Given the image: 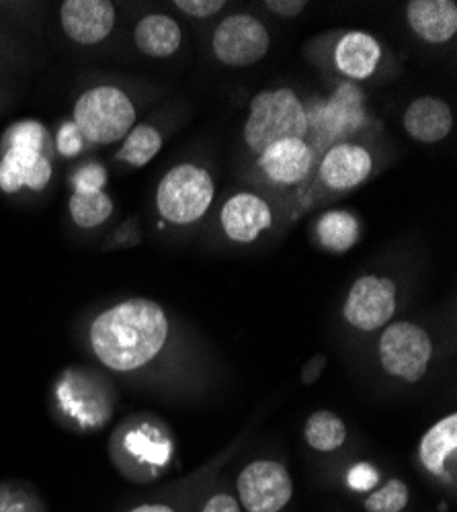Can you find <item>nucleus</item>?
Instances as JSON below:
<instances>
[{"label": "nucleus", "instance_id": "f257e3e1", "mask_svg": "<svg viewBox=\"0 0 457 512\" xmlns=\"http://www.w3.org/2000/svg\"><path fill=\"white\" fill-rule=\"evenodd\" d=\"M169 338L164 310L150 300L121 302L99 314L89 330L95 357L111 371L130 373L148 365Z\"/></svg>", "mask_w": 457, "mask_h": 512}, {"label": "nucleus", "instance_id": "f03ea898", "mask_svg": "<svg viewBox=\"0 0 457 512\" xmlns=\"http://www.w3.org/2000/svg\"><path fill=\"white\" fill-rule=\"evenodd\" d=\"M308 132V115L300 99L289 89L261 93L251 103L244 138L255 152L283 140H302Z\"/></svg>", "mask_w": 457, "mask_h": 512}, {"label": "nucleus", "instance_id": "7ed1b4c3", "mask_svg": "<svg viewBox=\"0 0 457 512\" xmlns=\"http://www.w3.org/2000/svg\"><path fill=\"white\" fill-rule=\"evenodd\" d=\"M44 136V127L35 121L19 123L9 132V150L0 160V189L5 193H17L23 187L41 191L50 183L52 164L41 154Z\"/></svg>", "mask_w": 457, "mask_h": 512}, {"label": "nucleus", "instance_id": "20e7f679", "mask_svg": "<svg viewBox=\"0 0 457 512\" xmlns=\"http://www.w3.org/2000/svg\"><path fill=\"white\" fill-rule=\"evenodd\" d=\"M136 109L130 97L113 87H97L82 95L74 107V123L82 138L113 144L132 132Z\"/></svg>", "mask_w": 457, "mask_h": 512}, {"label": "nucleus", "instance_id": "39448f33", "mask_svg": "<svg viewBox=\"0 0 457 512\" xmlns=\"http://www.w3.org/2000/svg\"><path fill=\"white\" fill-rule=\"evenodd\" d=\"M214 191L216 187L207 170L195 164H181L160 181L156 205L166 222L193 224L210 209Z\"/></svg>", "mask_w": 457, "mask_h": 512}, {"label": "nucleus", "instance_id": "423d86ee", "mask_svg": "<svg viewBox=\"0 0 457 512\" xmlns=\"http://www.w3.org/2000/svg\"><path fill=\"white\" fill-rule=\"evenodd\" d=\"M433 357V343L429 334L410 322L390 324L380 338L382 367L408 383L419 381Z\"/></svg>", "mask_w": 457, "mask_h": 512}, {"label": "nucleus", "instance_id": "0eeeda50", "mask_svg": "<svg viewBox=\"0 0 457 512\" xmlns=\"http://www.w3.org/2000/svg\"><path fill=\"white\" fill-rule=\"evenodd\" d=\"M240 502L248 512H279L294 494L287 469L277 461H255L238 476Z\"/></svg>", "mask_w": 457, "mask_h": 512}, {"label": "nucleus", "instance_id": "6e6552de", "mask_svg": "<svg viewBox=\"0 0 457 512\" xmlns=\"http://www.w3.org/2000/svg\"><path fill=\"white\" fill-rule=\"evenodd\" d=\"M214 52L228 66H251L269 52L265 25L248 15H232L214 33Z\"/></svg>", "mask_w": 457, "mask_h": 512}, {"label": "nucleus", "instance_id": "1a4fd4ad", "mask_svg": "<svg viewBox=\"0 0 457 512\" xmlns=\"http://www.w3.org/2000/svg\"><path fill=\"white\" fill-rule=\"evenodd\" d=\"M396 312V287L386 277L367 275L355 281L345 304L351 326L371 332L390 322Z\"/></svg>", "mask_w": 457, "mask_h": 512}, {"label": "nucleus", "instance_id": "9d476101", "mask_svg": "<svg viewBox=\"0 0 457 512\" xmlns=\"http://www.w3.org/2000/svg\"><path fill=\"white\" fill-rule=\"evenodd\" d=\"M113 25L115 9L109 0H68L62 5V27L76 44H99Z\"/></svg>", "mask_w": 457, "mask_h": 512}, {"label": "nucleus", "instance_id": "9b49d317", "mask_svg": "<svg viewBox=\"0 0 457 512\" xmlns=\"http://www.w3.org/2000/svg\"><path fill=\"white\" fill-rule=\"evenodd\" d=\"M271 222L269 205L253 193H238L222 207V226L234 242H255L271 228Z\"/></svg>", "mask_w": 457, "mask_h": 512}, {"label": "nucleus", "instance_id": "f8f14e48", "mask_svg": "<svg viewBox=\"0 0 457 512\" xmlns=\"http://www.w3.org/2000/svg\"><path fill=\"white\" fill-rule=\"evenodd\" d=\"M169 457V445L148 424H136L119 439V465L130 476H140L146 467L162 465Z\"/></svg>", "mask_w": 457, "mask_h": 512}, {"label": "nucleus", "instance_id": "ddd939ff", "mask_svg": "<svg viewBox=\"0 0 457 512\" xmlns=\"http://www.w3.org/2000/svg\"><path fill=\"white\" fill-rule=\"evenodd\" d=\"M371 173V156L365 148L355 144H339L332 148L322 164V181L337 191H347L361 185Z\"/></svg>", "mask_w": 457, "mask_h": 512}, {"label": "nucleus", "instance_id": "4468645a", "mask_svg": "<svg viewBox=\"0 0 457 512\" xmlns=\"http://www.w3.org/2000/svg\"><path fill=\"white\" fill-rule=\"evenodd\" d=\"M406 15L412 31L429 44H445L457 31V5L453 0H412Z\"/></svg>", "mask_w": 457, "mask_h": 512}, {"label": "nucleus", "instance_id": "2eb2a0df", "mask_svg": "<svg viewBox=\"0 0 457 512\" xmlns=\"http://www.w3.org/2000/svg\"><path fill=\"white\" fill-rule=\"evenodd\" d=\"M457 449V416L449 414L425 433L421 441V461L435 478L443 482L455 480Z\"/></svg>", "mask_w": 457, "mask_h": 512}, {"label": "nucleus", "instance_id": "dca6fc26", "mask_svg": "<svg viewBox=\"0 0 457 512\" xmlns=\"http://www.w3.org/2000/svg\"><path fill=\"white\" fill-rule=\"evenodd\" d=\"M267 177L281 185H296L306 179L312 166V152L304 140H283L261 154Z\"/></svg>", "mask_w": 457, "mask_h": 512}, {"label": "nucleus", "instance_id": "f3484780", "mask_svg": "<svg viewBox=\"0 0 457 512\" xmlns=\"http://www.w3.org/2000/svg\"><path fill=\"white\" fill-rule=\"evenodd\" d=\"M404 127L417 142L435 144L447 138L453 127L451 109L445 101L435 97H423L414 101L404 113Z\"/></svg>", "mask_w": 457, "mask_h": 512}, {"label": "nucleus", "instance_id": "a211bd4d", "mask_svg": "<svg viewBox=\"0 0 457 512\" xmlns=\"http://www.w3.org/2000/svg\"><path fill=\"white\" fill-rule=\"evenodd\" d=\"M380 44L371 35L363 31L347 33L337 46L335 60L343 74L351 78H367L380 64Z\"/></svg>", "mask_w": 457, "mask_h": 512}, {"label": "nucleus", "instance_id": "6ab92c4d", "mask_svg": "<svg viewBox=\"0 0 457 512\" xmlns=\"http://www.w3.org/2000/svg\"><path fill=\"white\" fill-rule=\"evenodd\" d=\"M136 46L152 58L173 56L181 46V27L177 21L166 15H148L144 17L134 33Z\"/></svg>", "mask_w": 457, "mask_h": 512}, {"label": "nucleus", "instance_id": "aec40b11", "mask_svg": "<svg viewBox=\"0 0 457 512\" xmlns=\"http://www.w3.org/2000/svg\"><path fill=\"white\" fill-rule=\"evenodd\" d=\"M113 211V203L103 189L97 187H74L70 197L72 220L80 228L101 226Z\"/></svg>", "mask_w": 457, "mask_h": 512}, {"label": "nucleus", "instance_id": "412c9836", "mask_svg": "<svg viewBox=\"0 0 457 512\" xmlns=\"http://www.w3.org/2000/svg\"><path fill=\"white\" fill-rule=\"evenodd\" d=\"M304 435L312 449L328 453L347 441V426L335 412L320 410L308 418Z\"/></svg>", "mask_w": 457, "mask_h": 512}, {"label": "nucleus", "instance_id": "4be33fe9", "mask_svg": "<svg viewBox=\"0 0 457 512\" xmlns=\"http://www.w3.org/2000/svg\"><path fill=\"white\" fill-rule=\"evenodd\" d=\"M318 238L332 252L349 250L359 238V224L347 211H330L318 222Z\"/></svg>", "mask_w": 457, "mask_h": 512}, {"label": "nucleus", "instance_id": "5701e85b", "mask_svg": "<svg viewBox=\"0 0 457 512\" xmlns=\"http://www.w3.org/2000/svg\"><path fill=\"white\" fill-rule=\"evenodd\" d=\"M162 148V136L152 125H136L119 150V160L132 166L148 164Z\"/></svg>", "mask_w": 457, "mask_h": 512}, {"label": "nucleus", "instance_id": "b1692460", "mask_svg": "<svg viewBox=\"0 0 457 512\" xmlns=\"http://www.w3.org/2000/svg\"><path fill=\"white\" fill-rule=\"evenodd\" d=\"M408 486L402 480L386 482L365 500L367 512H402L408 504Z\"/></svg>", "mask_w": 457, "mask_h": 512}, {"label": "nucleus", "instance_id": "393cba45", "mask_svg": "<svg viewBox=\"0 0 457 512\" xmlns=\"http://www.w3.org/2000/svg\"><path fill=\"white\" fill-rule=\"evenodd\" d=\"M0 512H46V506L29 488L7 482L0 484Z\"/></svg>", "mask_w": 457, "mask_h": 512}, {"label": "nucleus", "instance_id": "a878e982", "mask_svg": "<svg viewBox=\"0 0 457 512\" xmlns=\"http://www.w3.org/2000/svg\"><path fill=\"white\" fill-rule=\"evenodd\" d=\"M175 7H179L183 13L197 17V19H205L212 17L218 11H222L226 7L224 0H177Z\"/></svg>", "mask_w": 457, "mask_h": 512}, {"label": "nucleus", "instance_id": "bb28decb", "mask_svg": "<svg viewBox=\"0 0 457 512\" xmlns=\"http://www.w3.org/2000/svg\"><path fill=\"white\" fill-rule=\"evenodd\" d=\"M58 148L64 156H76L82 148V134L78 132L76 123H64L58 134Z\"/></svg>", "mask_w": 457, "mask_h": 512}, {"label": "nucleus", "instance_id": "cd10ccee", "mask_svg": "<svg viewBox=\"0 0 457 512\" xmlns=\"http://www.w3.org/2000/svg\"><path fill=\"white\" fill-rule=\"evenodd\" d=\"M107 181L105 168L99 164H89L85 168H80L74 175V187H97L103 189Z\"/></svg>", "mask_w": 457, "mask_h": 512}, {"label": "nucleus", "instance_id": "c85d7f7f", "mask_svg": "<svg viewBox=\"0 0 457 512\" xmlns=\"http://www.w3.org/2000/svg\"><path fill=\"white\" fill-rule=\"evenodd\" d=\"M265 7L281 17H298L308 7V3L306 0H267Z\"/></svg>", "mask_w": 457, "mask_h": 512}, {"label": "nucleus", "instance_id": "c756f323", "mask_svg": "<svg viewBox=\"0 0 457 512\" xmlns=\"http://www.w3.org/2000/svg\"><path fill=\"white\" fill-rule=\"evenodd\" d=\"M201 512H240L238 502L228 494H218L205 502Z\"/></svg>", "mask_w": 457, "mask_h": 512}, {"label": "nucleus", "instance_id": "7c9ffc66", "mask_svg": "<svg viewBox=\"0 0 457 512\" xmlns=\"http://www.w3.org/2000/svg\"><path fill=\"white\" fill-rule=\"evenodd\" d=\"M130 512H175V510L166 504H140Z\"/></svg>", "mask_w": 457, "mask_h": 512}]
</instances>
